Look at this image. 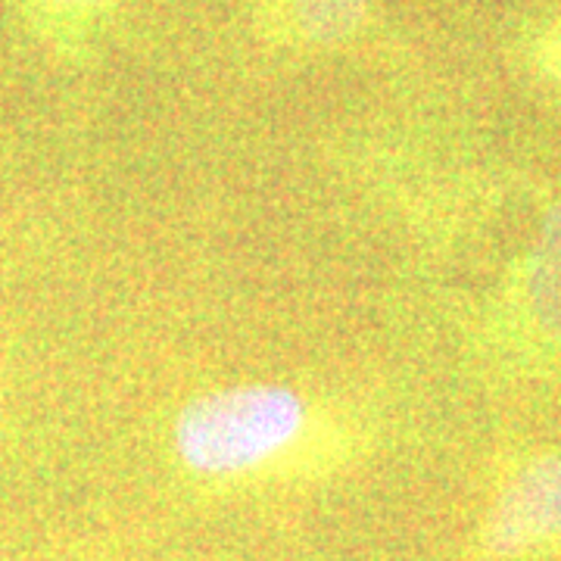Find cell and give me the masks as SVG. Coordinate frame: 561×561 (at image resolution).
Returning <instances> with one entry per match:
<instances>
[{"instance_id":"1","label":"cell","mask_w":561,"mask_h":561,"mask_svg":"<svg viewBox=\"0 0 561 561\" xmlns=\"http://www.w3.org/2000/svg\"><path fill=\"white\" fill-rule=\"evenodd\" d=\"M309 431V405L287 383H231L191 400L175 419L181 465L206 481H241L287 459Z\"/></svg>"},{"instance_id":"2","label":"cell","mask_w":561,"mask_h":561,"mask_svg":"<svg viewBox=\"0 0 561 561\" xmlns=\"http://www.w3.org/2000/svg\"><path fill=\"white\" fill-rule=\"evenodd\" d=\"M483 546L500 561L534 559L561 546L559 453L534 456L508 474L486 515Z\"/></svg>"},{"instance_id":"3","label":"cell","mask_w":561,"mask_h":561,"mask_svg":"<svg viewBox=\"0 0 561 561\" xmlns=\"http://www.w3.org/2000/svg\"><path fill=\"white\" fill-rule=\"evenodd\" d=\"M290 20L312 44H337L359 28L371 0H287Z\"/></svg>"},{"instance_id":"4","label":"cell","mask_w":561,"mask_h":561,"mask_svg":"<svg viewBox=\"0 0 561 561\" xmlns=\"http://www.w3.org/2000/svg\"><path fill=\"white\" fill-rule=\"evenodd\" d=\"M530 297L542 324L561 334V209H556L542 225L530 272Z\"/></svg>"},{"instance_id":"5","label":"cell","mask_w":561,"mask_h":561,"mask_svg":"<svg viewBox=\"0 0 561 561\" xmlns=\"http://www.w3.org/2000/svg\"><path fill=\"white\" fill-rule=\"evenodd\" d=\"M106 3L110 0H20L25 20L50 41L79 35L88 22L106 10Z\"/></svg>"}]
</instances>
